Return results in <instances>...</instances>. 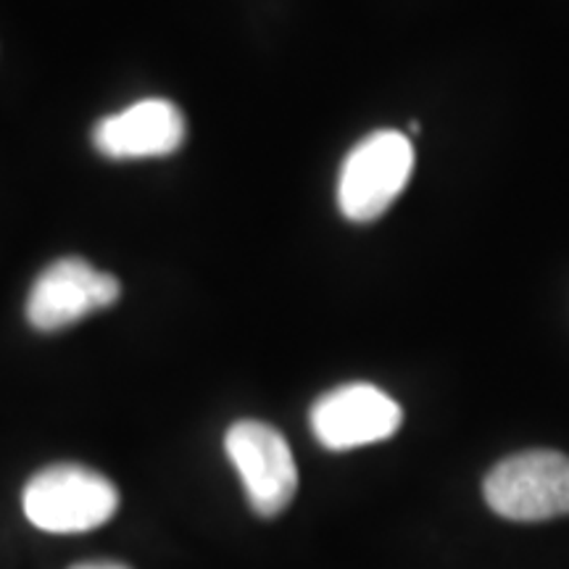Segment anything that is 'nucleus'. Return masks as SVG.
Masks as SVG:
<instances>
[{"label":"nucleus","mask_w":569,"mask_h":569,"mask_svg":"<svg viewBox=\"0 0 569 569\" xmlns=\"http://www.w3.org/2000/svg\"><path fill=\"white\" fill-rule=\"evenodd\" d=\"M21 507L34 528L46 532H88L117 515L119 493L109 478L82 465H53L27 482Z\"/></svg>","instance_id":"1"},{"label":"nucleus","mask_w":569,"mask_h":569,"mask_svg":"<svg viewBox=\"0 0 569 569\" xmlns=\"http://www.w3.org/2000/svg\"><path fill=\"white\" fill-rule=\"evenodd\" d=\"M415 148L407 134L380 130L367 134L346 156L338 180V206L356 224L375 222L407 188Z\"/></svg>","instance_id":"2"},{"label":"nucleus","mask_w":569,"mask_h":569,"mask_svg":"<svg viewBox=\"0 0 569 569\" xmlns=\"http://www.w3.org/2000/svg\"><path fill=\"white\" fill-rule=\"evenodd\" d=\"M486 501L515 522H543L569 515V457L525 451L498 461L486 478Z\"/></svg>","instance_id":"3"},{"label":"nucleus","mask_w":569,"mask_h":569,"mask_svg":"<svg viewBox=\"0 0 569 569\" xmlns=\"http://www.w3.org/2000/svg\"><path fill=\"white\" fill-rule=\"evenodd\" d=\"M224 448L240 472L256 515L277 517L290 507L298 488V469L280 430L259 419H240L227 430Z\"/></svg>","instance_id":"4"},{"label":"nucleus","mask_w":569,"mask_h":569,"mask_svg":"<svg viewBox=\"0 0 569 569\" xmlns=\"http://www.w3.org/2000/svg\"><path fill=\"white\" fill-rule=\"evenodd\" d=\"M122 296V284L84 259L69 256L42 269L27 296V319L34 330L56 332L106 309Z\"/></svg>","instance_id":"5"},{"label":"nucleus","mask_w":569,"mask_h":569,"mask_svg":"<svg viewBox=\"0 0 569 569\" xmlns=\"http://www.w3.org/2000/svg\"><path fill=\"white\" fill-rule=\"evenodd\" d=\"M403 411L386 390L351 382L325 393L311 409V430L330 451H348L396 436Z\"/></svg>","instance_id":"6"},{"label":"nucleus","mask_w":569,"mask_h":569,"mask_svg":"<svg viewBox=\"0 0 569 569\" xmlns=\"http://www.w3.org/2000/svg\"><path fill=\"white\" fill-rule=\"evenodd\" d=\"M92 142L113 161L169 156L184 142V117L167 98H146L106 117L92 132Z\"/></svg>","instance_id":"7"},{"label":"nucleus","mask_w":569,"mask_h":569,"mask_svg":"<svg viewBox=\"0 0 569 569\" xmlns=\"http://www.w3.org/2000/svg\"><path fill=\"white\" fill-rule=\"evenodd\" d=\"M71 569H130L119 561H84V565H74Z\"/></svg>","instance_id":"8"}]
</instances>
